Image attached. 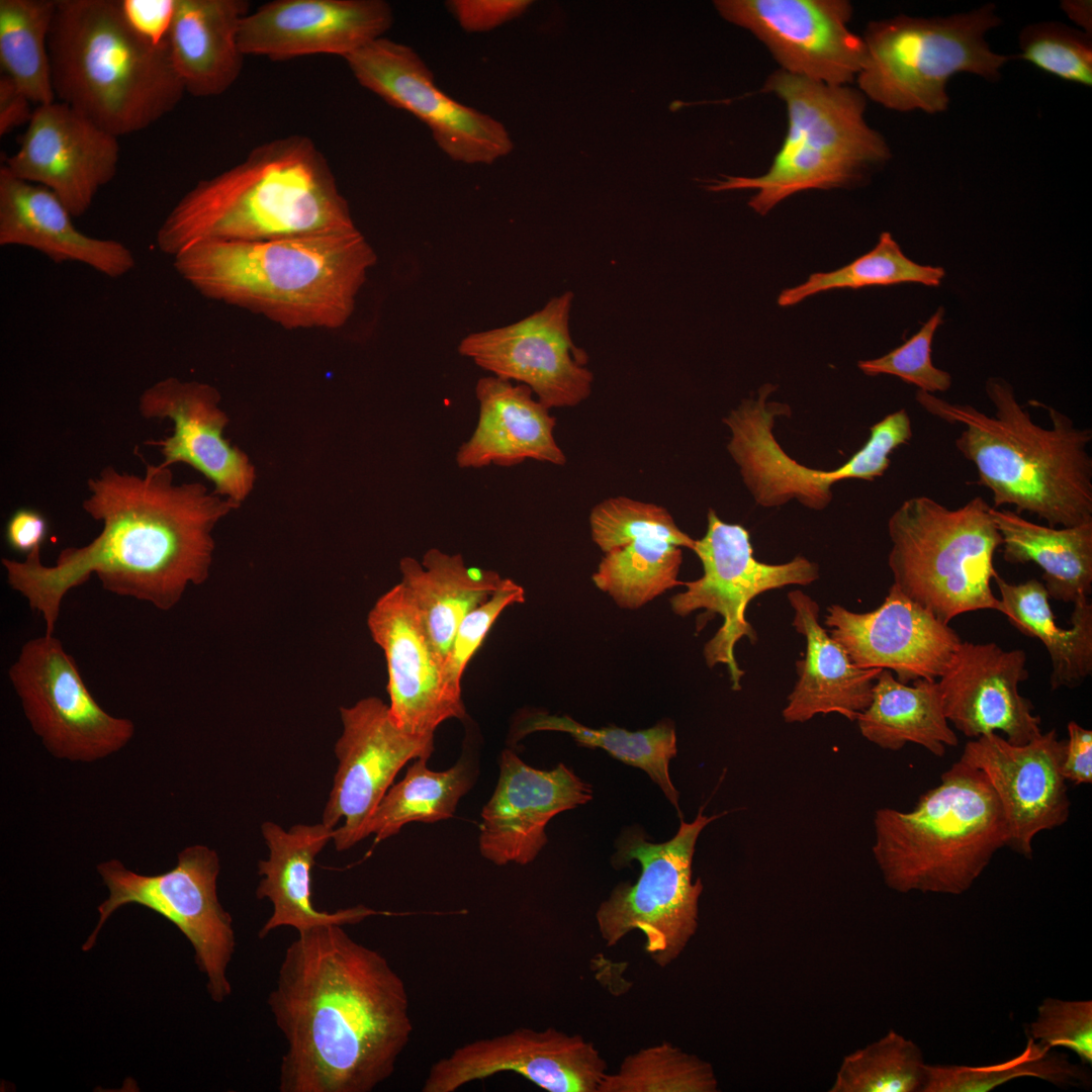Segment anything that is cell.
Returning <instances> with one entry per match:
<instances>
[{"mask_svg":"<svg viewBox=\"0 0 1092 1092\" xmlns=\"http://www.w3.org/2000/svg\"><path fill=\"white\" fill-rule=\"evenodd\" d=\"M178 274L207 298L286 329H339L376 263L358 230L265 241L203 240L173 256Z\"/></svg>","mask_w":1092,"mask_h":1092,"instance_id":"3957f363","label":"cell"},{"mask_svg":"<svg viewBox=\"0 0 1092 1092\" xmlns=\"http://www.w3.org/2000/svg\"><path fill=\"white\" fill-rule=\"evenodd\" d=\"M27 95L7 75L0 77V135L28 124L34 108Z\"/></svg>","mask_w":1092,"mask_h":1092,"instance_id":"11a10c76","label":"cell"},{"mask_svg":"<svg viewBox=\"0 0 1092 1092\" xmlns=\"http://www.w3.org/2000/svg\"><path fill=\"white\" fill-rule=\"evenodd\" d=\"M592 538L605 553L593 575L597 587L623 609H638L684 582L681 547L695 541L662 507L625 496L606 499L589 517Z\"/></svg>","mask_w":1092,"mask_h":1092,"instance_id":"44dd1931","label":"cell"},{"mask_svg":"<svg viewBox=\"0 0 1092 1092\" xmlns=\"http://www.w3.org/2000/svg\"><path fill=\"white\" fill-rule=\"evenodd\" d=\"M943 314L944 308L939 306L904 344L879 358L859 361L858 368L868 376H897L919 390L932 394L948 390L951 386L950 374L935 367L931 360L932 340L943 322Z\"/></svg>","mask_w":1092,"mask_h":1092,"instance_id":"7dc6e473","label":"cell"},{"mask_svg":"<svg viewBox=\"0 0 1092 1092\" xmlns=\"http://www.w3.org/2000/svg\"><path fill=\"white\" fill-rule=\"evenodd\" d=\"M1064 745L1056 729L1021 745L993 732L970 740L960 758L985 775L1005 817L1007 846L1027 858L1035 835L1062 826L1070 816L1061 774Z\"/></svg>","mask_w":1092,"mask_h":1092,"instance_id":"603a6c76","label":"cell"},{"mask_svg":"<svg viewBox=\"0 0 1092 1092\" xmlns=\"http://www.w3.org/2000/svg\"><path fill=\"white\" fill-rule=\"evenodd\" d=\"M340 713L343 731L335 745L339 763L322 823L334 829L332 840L342 851L365 838L369 818L401 767L431 756L434 734L403 730L377 697L342 707Z\"/></svg>","mask_w":1092,"mask_h":1092,"instance_id":"e0dca14e","label":"cell"},{"mask_svg":"<svg viewBox=\"0 0 1092 1092\" xmlns=\"http://www.w3.org/2000/svg\"><path fill=\"white\" fill-rule=\"evenodd\" d=\"M119 157L117 136L56 100L35 106L17 151L2 165L15 177L53 191L79 217L115 177Z\"/></svg>","mask_w":1092,"mask_h":1092,"instance_id":"7402d4cb","label":"cell"},{"mask_svg":"<svg viewBox=\"0 0 1092 1092\" xmlns=\"http://www.w3.org/2000/svg\"><path fill=\"white\" fill-rule=\"evenodd\" d=\"M426 758H417L404 778L390 787L365 828L379 842L396 835L411 822L434 823L450 818L460 798L472 784L468 761L459 760L444 771L427 767Z\"/></svg>","mask_w":1092,"mask_h":1092,"instance_id":"ab89813d","label":"cell"},{"mask_svg":"<svg viewBox=\"0 0 1092 1092\" xmlns=\"http://www.w3.org/2000/svg\"><path fill=\"white\" fill-rule=\"evenodd\" d=\"M1065 740L1061 774L1075 785L1092 782V731L1070 721Z\"/></svg>","mask_w":1092,"mask_h":1092,"instance_id":"f5cc1de1","label":"cell"},{"mask_svg":"<svg viewBox=\"0 0 1092 1092\" xmlns=\"http://www.w3.org/2000/svg\"><path fill=\"white\" fill-rule=\"evenodd\" d=\"M529 0H450L445 3L463 30L470 33L492 30L522 15Z\"/></svg>","mask_w":1092,"mask_h":1092,"instance_id":"f907efd6","label":"cell"},{"mask_svg":"<svg viewBox=\"0 0 1092 1092\" xmlns=\"http://www.w3.org/2000/svg\"><path fill=\"white\" fill-rule=\"evenodd\" d=\"M548 1092H598L608 1065L593 1042L554 1027H520L454 1049L429 1069L422 1092H455L498 1073Z\"/></svg>","mask_w":1092,"mask_h":1092,"instance_id":"ffe728a7","label":"cell"},{"mask_svg":"<svg viewBox=\"0 0 1092 1092\" xmlns=\"http://www.w3.org/2000/svg\"><path fill=\"white\" fill-rule=\"evenodd\" d=\"M73 217L53 191L15 177L1 165L0 246L31 248L55 263H81L110 278L134 268V256L124 244L84 234Z\"/></svg>","mask_w":1092,"mask_h":1092,"instance_id":"f546056e","label":"cell"},{"mask_svg":"<svg viewBox=\"0 0 1092 1092\" xmlns=\"http://www.w3.org/2000/svg\"><path fill=\"white\" fill-rule=\"evenodd\" d=\"M536 731L568 733L580 745L602 748L624 763L641 768L680 814L679 794L668 768L669 761L676 755V735L671 721H660L651 728L631 732L616 726L589 728L567 715L533 712L518 722L514 738L519 740Z\"/></svg>","mask_w":1092,"mask_h":1092,"instance_id":"f35d334b","label":"cell"},{"mask_svg":"<svg viewBox=\"0 0 1092 1092\" xmlns=\"http://www.w3.org/2000/svg\"><path fill=\"white\" fill-rule=\"evenodd\" d=\"M49 532L46 517L36 510L21 508L9 518L5 528L8 546L25 556L40 549Z\"/></svg>","mask_w":1092,"mask_h":1092,"instance_id":"db71d44e","label":"cell"},{"mask_svg":"<svg viewBox=\"0 0 1092 1092\" xmlns=\"http://www.w3.org/2000/svg\"><path fill=\"white\" fill-rule=\"evenodd\" d=\"M707 517V532L693 549L702 562L703 575L684 582L687 589L670 599V607L681 617L705 609L699 622L702 627L716 614L722 617V626L705 644L704 657L709 667L725 664L732 689L738 691L744 671L735 659L734 647L743 637L752 644L757 640L746 619L748 604L771 589L811 584L819 578V566L804 556L781 564L758 561L743 526L722 521L712 509Z\"/></svg>","mask_w":1092,"mask_h":1092,"instance_id":"5bb4252c","label":"cell"},{"mask_svg":"<svg viewBox=\"0 0 1092 1092\" xmlns=\"http://www.w3.org/2000/svg\"><path fill=\"white\" fill-rule=\"evenodd\" d=\"M723 18L751 31L781 70L830 85L857 77L866 57L862 37L848 28L844 0H718Z\"/></svg>","mask_w":1092,"mask_h":1092,"instance_id":"d6986e66","label":"cell"},{"mask_svg":"<svg viewBox=\"0 0 1092 1092\" xmlns=\"http://www.w3.org/2000/svg\"><path fill=\"white\" fill-rule=\"evenodd\" d=\"M763 91L785 102L789 120L768 171L757 177L722 175L706 187L709 191L754 189L748 205L765 215L793 194L856 184L889 159L885 139L864 120L860 91L781 69L766 79Z\"/></svg>","mask_w":1092,"mask_h":1092,"instance_id":"ba28073f","label":"cell"},{"mask_svg":"<svg viewBox=\"0 0 1092 1092\" xmlns=\"http://www.w3.org/2000/svg\"><path fill=\"white\" fill-rule=\"evenodd\" d=\"M1063 9L1077 24L1084 28V32L1091 35V4L1087 1H1065Z\"/></svg>","mask_w":1092,"mask_h":1092,"instance_id":"9f6ffc18","label":"cell"},{"mask_svg":"<svg viewBox=\"0 0 1092 1092\" xmlns=\"http://www.w3.org/2000/svg\"><path fill=\"white\" fill-rule=\"evenodd\" d=\"M793 626L806 641L796 662L798 680L782 715L787 723H804L818 714H839L855 721L870 704L882 668H860L819 623V605L800 589L788 593Z\"/></svg>","mask_w":1092,"mask_h":1092,"instance_id":"1f68e13d","label":"cell"},{"mask_svg":"<svg viewBox=\"0 0 1092 1092\" xmlns=\"http://www.w3.org/2000/svg\"><path fill=\"white\" fill-rule=\"evenodd\" d=\"M860 734L883 749L899 750L915 743L942 757L959 738L950 728L937 680L902 684L882 669L873 687L869 706L856 717Z\"/></svg>","mask_w":1092,"mask_h":1092,"instance_id":"8d00e7d4","label":"cell"},{"mask_svg":"<svg viewBox=\"0 0 1092 1092\" xmlns=\"http://www.w3.org/2000/svg\"><path fill=\"white\" fill-rule=\"evenodd\" d=\"M1028 675L1022 649L962 641L937 680L947 721L972 739L1001 731L1012 744L1029 742L1041 734V720L1018 692Z\"/></svg>","mask_w":1092,"mask_h":1092,"instance_id":"83f0119b","label":"cell"},{"mask_svg":"<svg viewBox=\"0 0 1092 1092\" xmlns=\"http://www.w3.org/2000/svg\"><path fill=\"white\" fill-rule=\"evenodd\" d=\"M1033 1077L1059 1087H1087L1091 1075L1086 1065L1027 1037L1024 1050L1014 1058L988 1066L926 1064L922 1092H987L1009 1081Z\"/></svg>","mask_w":1092,"mask_h":1092,"instance_id":"b9f144b4","label":"cell"},{"mask_svg":"<svg viewBox=\"0 0 1092 1092\" xmlns=\"http://www.w3.org/2000/svg\"><path fill=\"white\" fill-rule=\"evenodd\" d=\"M525 589L511 578H503L496 590L471 610L460 622L443 668L448 684L462 693L466 666L486 638L496 619L508 607L525 602Z\"/></svg>","mask_w":1092,"mask_h":1092,"instance_id":"681fc988","label":"cell"},{"mask_svg":"<svg viewBox=\"0 0 1092 1092\" xmlns=\"http://www.w3.org/2000/svg\"><path fill=\"white\" fill-rule=\"evenodd\" d=\"M776 389V385L763 384L757 398L743 400L723 420L731 431L728 451L761 507H780L795 498L810 510H824L832 499V485L884 475L890 455L913 436L911 420L902 408L874 424L862 447L840 466L830 470L806 467L791 458L775 438L776 418L792 415L789 404L768 400Z\"/></svg>","mask_w":1092,"mask_h":1092,"instance_id":"7c38bea8","label":"cell"},{"mask_svg":"<svg viewBox=\"0 0 1092 1092\" xmlns=\"http://www.w3.org/2000/svg\"><path fill=\"white\" fill-rule=\"evenodd\" d=\"M945 275L939 266L922 265L909 259L888 232L877 245L854 261L829 272L811 274L803 283L786 288L778 296L782 307L796 305L817 293L834 289H859L900 283L938 286Z\"/></svg>","mask_w":1092,"mask_h":1092,"instance_id":"7bdbcfd3","label":"cell"},{"mask_svg":"<svg viewBox=\"0 0 1092 1092\" xmlns=\"http://www.w3.org/2000/svg\"><path fill=\"white\" fill-rule=\"evenodd\" d=\"M990 515L1002 536L1004 560L1038 565L1050 598L1074 603L1091 595L1092 523L1058 529L1010 510L990 507Z\"/></svg>","mask_w":1092,"mask_h":1092,"instance_id":"74e56055","label":"cell"},{"mask_svg":"<svg viewBox=\"0 0 1092 1092\" xmlns=\"http://www.w3.org/2000/svg\"><path fill=\"white\" fill-rule=\"evenodd\" d=\"M244 0H176L167 38L172 65L186 93H225L243 70L239 32L250 12Z\"/></svg>","mask_w":1092,"mask_h":1092,"instance_id":"836d02e7","label":"cell"},{"mask_svg":"<svg viewBox=\"0 0 1092 1092\" xmlns=\"http://www.w3.org/2000/svg\"><path fill=\"white\" fill-rule=\"evenodd\" d=\"M872 852L886 886L961 895L1007 846L999 800L985 775L959 760L907 812L880 808Z\"/></svg>","mask_w":1092,"mask_h":1092,"instance_id":"52a82bcc","label":"cell"},{"mask_svg":"<svg viewBox=\"0 0 1092 1092\" xmlns=\"http://www.w3.org/2000/svg\"><path fill=\"white\" fill-rule=\"evenodd\" d=\"M58 0H0V64L35 105L56 101L49 36Z\"/></svg>","mask_w":1092,"mask_h":1092,"instance_id":"60d3db41","label":"cell"},{"mask_svg":"<svg viewBox=\"0 0 1092 1092\" xmlns=\"http://www.w3.org/2000/svg\"><path fill=\"white\" fill-rule=\"evenodd\" d=\"M399 571V583L443 661L462 619L487 600L503 580L496 571L468 566L461 554H449L438 548L426 551L422 561L402 557Z\"/></svg>","mask_w":1092,"mask_h":1092,"instance_id":"e575fe53","label":"cell"},{"mask_svg":"<svg viewBox=\"0 0 1092 1092\" xmlns=\"http://www.w3.org/2000/svg\"><path fill=\"white\" fill-rule=\"evenodd\" d=\"M367 625L385 656L388 707L400 728L429 735L441 723L465 717L462 693L448 684L444 661L400 583L376 601Z\"/></svg>","mask_w":1092,"mask_h":1092,"instance_id":"cb8c5ba5","label":"cell"},{"mask_svg":"<svg viewBox=\"0 0 1092 1092\" xmlns=\"http://www.w3.org/2000/svg\"><path fill=\"white\" fill-rule=\"evenodd\" d=\"M888 534L893 584L940 622L979 610L999 612L991 580L1003 540L984 498L957 509L925 495L908 498L890 517Z\"/></svg>","mask_w":1092,"mask_h":1092,"instance_id":"9c48e42d","label":"cell"},{"mask_svg":"<svg viewBox=\"0 0 1092 1092\" xmlns=\"http://www.w3.org/2000/svg\"><path fill=\"white\" fill-rule=\"evenodd\" d=\"M1020 58L1068 82L1092 85L1091 35L1057 21L1025 26L1019 34Z\"/></svg>","mask_w":1092,"mask_h":1092,"instance_id":"bcb514c9","label":"cell"},{"mask_svg":"<svg viewBox=\"0 0 1092 1092\" xmlns=\"http://www.w3.org/2000/svg\"><path fill=\"white\" fill-rule=\"evenodd\" d=\"M985 391L993 417L921 390L916 400L937 419L964 426L954 445L976 467L977 483L992 492V508L1014 506L1015 513L1036 515L1055 528L1092 523L1091 429L1038 401L1052 427L1035 424L1001 377L988 378Z\"/></svg>","mask_w":1092,"mask_h":1092,"instance_id":"5b68a950","label":"cell"},{"mask_svg":"<svg viewBox=\"0 0 1092 1092\" xmlns=\"http://www.w3.org/2000/svg\"><path fill=\"white\" fill-rule=\"evenodd\" d=\"M1027 1037L1054 1049L1073 1051L1081 1064H1092V1001L1044 998L1035 1019L1026 1026Z\"/></svg>","mask_w":1092,"mask_h":1092,"instance_id":"c3c4849f","label":"cell"},{"mask_svg":"<svg viewBox=\"0 0 1092 1092\" xmlns=\"http://www.w3.org/2000/svg\"><path fill=\"white\" fill-rule=\"evenodd\" d=\"M824 625L856 666L888 669L902 684L939 678L962 643L949 625L893 583L883 603L871 612L831 605Z\"/></svg>","mask_w":1092,"mask_h":1092,"instance_id":"d4e9b609","label":"cell"},{"mask_svg":"<svg viewBox=\"0 0 1092 1092\" xmlns=\"http://www.w3.org/2000/svg\"><path fill=\"white\" fill-rule=\"evenodd\" d=\"M999 592L1000 610L1022 634L1038 639L1052 661V690L1074 689L1092 672V604L1088 597L1074 604L1069 629L1057 625L1050 596L1042 582L1029 579L1009 583L998 573L993 577Z\"/></svg>","mask_w":1092,"mask_h":1092,"instance_id":"d590c367","label":"cell"},{"mask_svg":"<svg viewBox=\"0 0 1092 1092\" xmlns=\"http://www.w3.org/2000/svg\"><path fill=\"white\" fill-rule=\"evenodd\" d=\"M572 299L564 292L514 324L468 334L458 352L492 376L528 386L549 410L576 405L589 395L593 374L571 340Z\"/></svg>","mask_w":1092,"mask_h":1092,"instance_id":"ac0fdd59","label":"cell"},{"mask_svg":"<svg viewBox=\"0 0 1092 1092\" xmlns=\"http://www.w3.org/2000/svg\"><path fill=\"white\" fill-rule=\"evenodd\" d=\"M393 22L382 0H275L242 20L239 43L245 56L274 62L312 55L343 59L384 36Z\"/></svg>","mask_w":1092,"mask_h":1092,"instance_id":"4316f807","label":"cell"},{"mask_svg":"<svg viewBox=\"0 0 1092 1092\" xmlns=\"http://www.w3.org/2000/svg\"><path fill=\"white\" fill-rule=\"evenodd\" d=\"M726 812L705 816L703 808L692 822L680 819L676 834L653 843L637 828L627 829L617 841L612 862L619 869L632 860L641 866L634 884L621 883L601 903L596 920L601 938L614 946L634 930L642 932L644 949L659 968H666L684 952L699 925L701 879L693 881L692 863L702 830Z\"/></svg>","mask_w":1092,"mask_h":1092,"instance_id":"8fae6325","label":"cell"},{"mask_svg":"<svg viewBox=\"0 0 1092 1092\" xmlns=\"http://www.w3.org/2000/svg\"><path fill=\"white\" fill-rule=\"evenodd\" d=\"M344 60L363 88L426 123L451 160L489 165L512 152L505 125L440 90L430 68L410 46L382 36Z\"/></svg>","mask_w":1092,"mask_h":1092,"instance_id":"2e32d148","label":"cell"},{"mask_svg":"<svg viewBox=\"0 0 1092 1092\" xmlns=\"http://www.w3.org/2000/svg\"><path fill=\"white\" fill-rule=\"evenodd\" d=\"M999 23L993 4L947 17L871 21L862 36L860 92L892 110L942 112L952 76L971 73L993 81L1012 59L993 52L985 39Z\"/></svg>","mask_w":1092,"mask_h":1092,"instance_id":"30bf717a","label":"cell"},{"mask_svg":"<svg viewBox=\"0 0 1092 1092\" xmlns=\"http://www.w3.org/2000/svg\"><path fill=\"white\" fill-rule=\"evenodd\" d=\"M475 396L478 420L456 452L459 468L511 467L527 459L566 462L554 438L555 418L528 386L490 375L477 380Z\"/></svg>","mask_w":1092,"mask_h":1092,"instance_id":"4dcf8cb0","label":"cell"},{"mask_svg":"<svg viewBox=\"0 0 1092 1092\" xmlns=\"http://www.w3.org/2000/svg\"><path fill=\"white\" fill-rule=\"evenodd\" d=\"M8 676L32 731L55 758L96 762L133 738L134 723L102 709L54 634L26 641Z\"/></svg>","mask_w":1092,"mask_h":1092,"instance_id":"9a60e30c","label":"cell"},{"mask_svg":"<svg viewBox=\"0 0 1092 1092\" xmlns=\"http://www.w3.org/2000/svg\"><path fill=\"white\" fill-rule=\"evenodd\" d=\"M220 393L207 383L167 377L146 388L139 412L147 420H170L172 435L148 445L159 447L162 466L184 463L205 476L214 492L238 505L251 493L256 469L249 456L224 437L230 422L219 407Z\"/></svg>","mask_w":1092,"mask_h":1092,"instance_id":"484cf974","label":"cell"},{"mask_svg":"<svg viewBox=\"0 0 1092 1092\" xmlns=\"http://www.w3.org/2000/svg\"><path fill=\"white\" fill-rule=\"evenodd\" d=\"M713 1066L670 1042L628 1055L607 1073L598 1092H716Z\"/></svg>","mask_w":1092,"mask_h":1092,"instance_id":"f6af8a7d","label":"cell"},{"mask_svg":"<svg viewBox=\"0 0 1092 1092\" xmlns=\"http://www.w3.org/2000/svg\"><path fill=\"white\" fill-rule=\"evenodd\" d=\"M119 6L125 21L145 40L154 46L167 42L176 0H119Z\"/></svg>","mask_w":1092,"mask_h":1092,"instance_id":"816d5d0a","label":"cell"},{"mask_svg":"<svg viewBox=\"0 0 1092 1092\" xmlns=\"http://www.w3.org/2000/svg\"><path fill=\"white\" fill-rule=\"evenodd\" d=\"M329 162L314 142L291 134L263 143L234 167L199 181L156 235L174 256L203 240L265 241L356 230Z\"/></svg>","mask_w":1092,"mask_h":1092,"instance_id":"277c9868","label":"cell"},{"mask_svg":"<svg viewBox=\"0 0 1092 1092\" xmlns=\"http://www.w3.org/2000/svg\"><path fill=\"white\" fill-rule=\"evenodd\" d=\"M343 926L298 932L285 949L267 998L286 1042L280 1092H371L411 1040L404 981Z\"/></svg>","mask_w":1092,"mask_h":1092,"instance_id":"7a4b0ae2","label":"cell"},{"mask_svg":"<svg viewBox=\"0 0 1092 1092\" xmlns=\"http://www.w3.org/2000/svg\"><path fill=\"white\" fill-rule=\"evenodd\" d=\"M49 51L56 99L117 138L156 123L186 93L167 42L140 36L119 0H58Z\"/></svg>","mask_w":1092,"mask_h":1092,"instance_id":"8992f818","label":"cell"},{"mask_svg":"<svg viewBox=\"0 0 1092 1092\" xmlns=\"http://www.w3.org/2000/svg\"><path fill=\"white\" fill-rule=\"evenodd\" d=\"M926 1063L920 1048L895 1030L845 1056L830 1092H922Z\"/></svg>","mask_w":1092,"mask_h":1092,"instance_id":"ee69618b","label":"cell"},{"mask_svg":"<svg viewBox=\"0 0 1092 1092\" xmlns=\"http://www.w3.org/2000/svg\"><path fill=\"white\" fill-rule=\"evenodd\" d=\"M590 799V786L563 763L540 770L504 750L495 790L481 813V855L496 866L528 864L547 842V823Z\"/></svg>","mask_w":1092,"mask_h":1092,"instance_id":"f1b7e54d","label":"cell"},{"mask_svg":"<svg viewBox=\"0 0 1092 1092\" xmlns=\"http://www.w3.org/2000/svg\"><path fill=\"white\" fill-rule=\"evenodd\" d=\"M88 488L83 509L102 522L90 543L63 549L53 566L41 563L40 549L22 561L1 560L9 586L41 615L49 635L65 595L92 574L104 590L174 608L189 584L207 579L212 531L240 507L200 482L175 483L171 467L160 463L147 464L143 476L107 466Z\"/></svg>","mask_w":1092,"mask_h":1092,"instance_id":"6da1fadb","label":"cell"},{"mask_svg":"<svg viewBox=\"0 0 1092 1092\" xmlns=\"http://www.w3.org/2000/svg\"><path fill=\"white\" fill-rule=\"evenodd\" d=\"M108 897L97 907L98 923L82 946L89 951L106 920L124 905L146 907L174 924L191 943L195 963L205 975L206 988L214 1002L232 993L226 969L233 959L236 936L232 916L219 903L216 882L219 858L215 850L202 844L185 847L171 870L157 875H141L118 859L97 866Z\"/></svg>","mask_w":1092,"mask_h":1092,"instance_id":"4fadbf2b","label":"cell"},{"mask_svg":"<svg viewBox=\"0 0 1092 1092\" xmlns=\"http://www.w3.org/2000/svg\"><path fill=\"white\" fill-rule=\"evenodd\" d=\"M261 829L269 855L258 863V874L262 878L256 896L258 899H268L273 912L259 930L260 938L283 926L303 932L329 924H355L371 915L392 914L363 905L334 912L314 908L311 871L316 855L333 839L334 829L320 823L297 824L286 831L269 821Z\"/></svg>","mask_w":1092,"mask_h":1092,"instance_id":"d6a6232c","label":"cell"}]
</instances>
